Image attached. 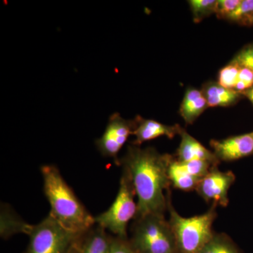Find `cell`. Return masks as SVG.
I'll return each mask as SVG.
<instances>
[{
  "instance_id": "obj_1",
  "label": "cell",
  "mask_w": 253,
  "mask_h": 253,
  "mask_svg": "<svg viewBox=\"0 0 253 253\" xmlns=\"http://www.w3.org/2000/svg\"><path fill=\"white\" fill-rule=\"evenodd\" d=\"M173 157L172 155L160 154L154 148L141 149L131 144L119 160L118 166L126 168L130 174L137 197L134 219L167 212L172 186L168 169Z\"/></svg>"
},
{
  "instance_id": "obj_2",
  "label": "cell",
  "mask_w": 253,
  "mask_h": 253,
  "mask_svg": "<svg viewBox=\"0 0 253 253\" xmlns=\"http://www.w3.org/2000/svg\"><path fill=\"white\" fill-rule=\"evenodd\" d=\"M44 193L49 201V214L65 229L83 235L96 224L95 217L82 204L54 165L41 167Z\"/></svg>"
},
{
  "instance_id": "obj_3",
  "label": "cell",
  "mask_w": 253,
  "mask_h": 253,
  "mask_svg": "<svg viewBox=\"0 0 253 253\" xmlns=\"http://www.w3.org/2000/svg\"><path fill=\"white\" fill-rule=\"evenodd\" d=\"M217 206H212L204 214L191 217L181 216L173 207L172 199L168 206L169 221L179 253H199L214 234L212 226L217 217Z\"/></svg>"
},
{
  "instance_id": "obj_4",
  "label": "cell",
  "mask_w": 253,
  "mask_h": 253,
  "mask_svg": "<svg viewBox=\"0 0 253 253\" xmlns=\"http://www.w3.org/2000/svg\"><path fill=\"white\" fill-rule=\"evenodd\" d=\"M129 241L138 253H179L165 214H149L134 219Z\"/></svg>"
},
{
  "instance_id": "obj_5",
  "label": "cell",
  "mask_w": 253,
  "mask_h": 253,
  "mask_svg": "<svg viewBox=\"0 0 253 253\" xmlns=\"http://www.w3.org/2000/svg\"><path fill=\"white\" fill-rule=\"evenodd\" d=\"M135 196L130 174L126 168H123L116 199L107 211L95 217L96 224L115 236L128 239V224L131 219L134 220L137 212Z\"/></svg>"
},
{
  "instance_id": "obj_6",
  "label": "cell",
  "mask_w": 253,
  "mask_h": 253,
  "mask_svg": "<svg viewBox=\"0 0 253 253\" xmlns=\"http://www.w3.org/2000/svg\"><path fill=\"white\" fill-rule=\"evenodd\" d=\"M30 241L24 253H68L82 235L63 228L49 214L41 222L30 225Z\"/></svg>"
},
{
  "instance_id": "obj_7",
  "label": "cell",
  "mask_w": 253,
  "mask_h": 253,
  "mask_svg": "<svg viewBox=\"0 0 253 253\" xmlns=\"http://www.w3.org/2000/svg\"><path fill=\"white\" fill-rule=\"evenodd\" d=\"M134 126V120H126L118 113L111 115L104 134L95 141L100 154L104 157L113 158L118 166V154L129 136L132 135Z\"/></svg>"
},
{
  "instance_id": "obj_8",
  "label": "cell",
  "mask_w": 253,
  "mask_h": 253,
  "mask_svg": "<svg viewBox=\"0 0 253 253\" xmlns=\"http://www.w3.org/2000/svg\"><path fill=\"white\" fill-rule=\"evenodd\" d=\"M235 181L232 171H221L214 167L200 180L196 191L206 202L225 208L229 204V189Z\"/></svg>"
},
{
  "instance_id": "obj_9",
  "label": "cell",
  "mask_w": 253,
  "mask_h": 253,
  "mask_svg": "<svg viewBox=\"0 0 253 253\" xmlns=\"http://www.w3.org/2000/svg\"><path fill=\"white\" fill-rule=\"evenodd\" d=\"M211 146L219 161H237L253 155V131L221 140L212 139Z\"/></svg>"
},
{
  "instance_id": "obj_10",
  "label": "cell",
  "mask_w": 253,
  "mask_h": 253,
  "mask_svg": "<svg viewBox=\"0 0 253 253\" xmlns=\"http://www.w3.org/2000/svg\"><path fill=\"white\" fill-rule=\"evenodd\" d=\"M134 123L135 126L132 135L135 136V139L132 145L137 146L160 136H165L169 139H173L177 134H180L183 129L179 125L167 126L154 120L145 119L140 116H136Z\"/></svg>"
},
{
  "instance_id": "obj_11",
  "label": "cell",
  "mask_w": 253,
  "mask_h": 253,
  "mask_svg": "<svg viewBox=\"0 0 253 253\" xmlns=\"http://www.w3.org/2000/svg\"><path fill=\"white\" fill-rule=\"evenodd\" d=\"M181 142L176 153V159L180 162L206 161L219 166L220 161L212 151H210L183 129L180 134Z\"/></svg>"
},
{
  "instance_id": "obj_12",
  "label": "cell",
  "mask_w": 253,
  "mask_h": 253,
  "mask_svg": "<svg viewBox=\"0 0 253 253\" xmlns=\"http://www.w3.org/2000/svg\"><path fill=\"white\" fill-rule=\"evenodd\" d=\"M112 236L95 224L76 241L81 253H111Z\"/></svg>"
},
{
  "instance_id": "obj_13",
  "label": "cell",
  "mask_w": 253,
  "mask_h": 253,
  "mask_svg": "<svg viewBox=\"0 0 253 253\" xmlns=\"http://www.w3.org/2000/svg\"><path fill=\"white\" fill-rule=\"evenodd\" d=\"M208 107L207 100L202 91L190 88L181 102L180 114L187 124H192Z\"/></svg>"
},
{
  "instance_id": "obj_14",
  "label": "cell",
  "mask_w": 253,
  "mask_h": 253,
  "mask_svg": "<svg viewBox=\"0 0 253 253\" xmlns=\"http://www.w3.org/2000/svg\"><path fill=\"white\" fill-rule=\"evenodd\" d=\"M207 100L208 107H226L231 106L241 99L242 94L234 89H229L217 83H210L202 90Z\"/></svg>"
},
{
  "instance_id": "obj_15",
  "label": "cell",
  "mask_w": 253,
  "mask_h": 253,
  "mask_svg": "<svg viewBox=\"0 0 253 253\" xmlns=\"http://www.w3.org/2000/svg\"><path fill=\"white\" fill-rule=\"evenodd\" d=\"M171 185L184 191L196 190L201 179L191 175L183 166L182 163L173 157L168 169Z\"/></svg>"
},
{
  "instance_id": "obj_16",
  "label": "cell",
  "mask_w": 253,
  "mask_h": 253,
  "mask_svg": "<svg viewBox=\"0 0 253 253\" xmlns=\"http://www.w3.org/2000/svg\"><path fill=\"white\" fill-rule=\"evenodd\" d=\"M30 225L16 216L8 206L1 207V236L4 239L18 233L27 234Z\"/></svg>"
},
{
  "instance_id": "obj_17",
  "label": "cell",
  "mask_w": 253,
  "mask_h": 253,
  "mask_svg": "<svg viewBox=\"0 0 253 253\" xmlns=\"http://www.w3.org/2000/svg\"><path fill=\"white\" fill-rule=\"evenodd\" d=\"M199 253H241L234 241L224 233H214Z\"/></svg>"
},
{
  "instance_id": "obj_18",
  "label": "cell",
  "mask_w": 253,
  "mask_h": 253,
  "mask_svg": "<svg viewBox=\"0 0 253 253\" xmlns=\"http://www.w3.org/2000/svg\"><path fill=\"white\" fill-rule=\"evenodd\" d=\"M241 66L238 64L236 61L228 64L225 67L221 69L218 76V84L224 87L229 89H235L238 80H239V74Z\"/></svg>"
},
{
  "instance_id": "obj_19",
  "label": "cell",
  "mask_w": 253,
  "mask_h": 253,
  "mask_svg": "<svg viewBox=\"0 0 253 253\" xmlns=\"http://www.w3.org/2000/svg\"><path fill=\"white\" fill-rule=\"evenodd\" d=\"M216 0H191L189 1L195 22L201 21L209 15L215 14Z\"/></svg>"
},
{
  "instance_id": "obj_20",
  "label": "cell",
  "mask_w": 253,
  "mask_h": 253,
  "mask_svg": "<svg viewBox=\"0 0 253 253\" xmlns=\"http://www.w3.org/2000/svg\"><path fill=\"white\" fill-rule=\"evenodd\" d=\"M253 16V0H241L238 6L226 20L244 25H250Z\"/></svg>"
},
{
  "instance_id": "obj_21",
  "label": "cell",
  "mask_w": 253,
  "mask_h": 253,
  "mask_svg": "<svg viewBox=\"0 0 253 253\" xmlns=\"http://www.w3.org/2000/svg\"><path fill=\"white\" fill-rule=\"evenodd\" d=\"M181 163H182L183 166L189 174L200 179L207 175L213 168L218 167V166L206 161H192Z\"/></svg>"
},
{
  "instance_id": "obj_22",
  "label": "cell",
  "mask_w": 253,
  "mask_h": 253,
  "mask_svg": "<svg viewBox=\"0 0 253 253\" xmlns=\"http://www.w3.org/2000/svg\"><path fill=\"white\" fill-rule=\"evenodd\" d=\"M253 86V71L250 68L241 67L239 74V80L234 90L243 93Z\"/></svg>"
},
{
  "instance_id": "obj_23",
  "label": "cell",
  "mask_w": 253,
  "mask_h": 253,
  "mask_svg": "<svg viewBox=\"0 0 253 253\" xmlns=\"http://www.w3.org/2000/svg\"><path fill=\"white\" fill-rule=\"evenodd\" d=\"M241 2V0H219L217 1L215 14L219 18L226 19Z\"/></svg>"
},
{
  "instance_id": "obj_24",
  "label": "cell",
  "mask_w": 253,
  "mask_h": 253,
  "mask_svg": "<svg viewBox=\"0 0 253 253\" xmlns=\"http://www.w3.org/2000/svg\"><path fill=\"white\" fill-rule=\"evenodd\" d=\"M111 253H138L133 249L128 239L112 236Z\"/></svg>"
},
{
  "instance_id": "obj_25",
  "label": "cell",
  "mask_w": 253,
  "mask_h": 253,
  "mask_svg": "<svg viewBox=\"0 0 253 253\" xmlns=\"http://www.w3.org/2000/svg\"><path fill=\"white\" fill-rule=\"evenodd\" d=\"M241 67L250 68L253 71V46L245 48L234 60Z\"/></svg>"
},
{
  "instance_id": "obj_26",
  "label": "cell",
  "mask_w": 253,
  "mask_h": 253,
  "mask_svg": "<svg viewBox=\"0 0 253 253\" xmlns=\"http://www.w3.org/2000/svg\"><path fill=\"white\" fill-rule=\"evenodd\" d=\"M241 94L244 95V96H246L251 101V103L253 104V86L252 87L250 88L248 90L244 91V92L241 93Z\"/></svg>"
},
{
  "instance_id": "obj_27",
  "label": "cell",
  "mask_w": 253,
  "mask_h": 253,
  "mask_svg": "<svg viewBox=\"0 0 253 253\" xmlns=\"http://www.w3.org/2000/svg\"><path fill=\"white\" fill-rule=\"evenodd\" d=\"M68 253H81L76 242L75 243V244L71 247V249L69 250Z\"/></svg>"
},
{
  "instance_id": "obj_28",
  "label": "cell",
  "mask_w": 253,
  "mask_h": 253,
  "mask_svg": "<svg viewBox=\"0 0 253 253\" xmlns=\"http://www.w3.org/2000/svg\"><path fill=\"white\" fill-rule=\"evenodd\" d=\"M250 25H253V16L252 18H251V21H250Z\"/></svg>"
}]
</instances>
